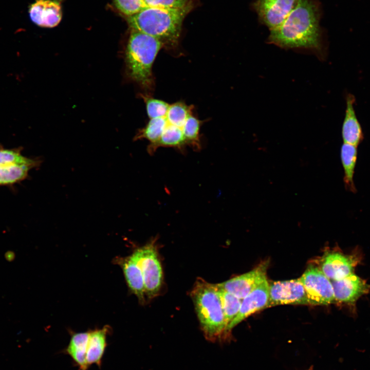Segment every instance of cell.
I'll use <instances>...</instances> for the list:
<instances>
[{
	"label": "cell",
	"mask_w": 370,
	"mask_h": 370,
	"mask_svg": "<svg viewBox=\"0 0 370 370\" xmlns=\"http://www.w3.org/2000/svg\"><path fill=\"white\" fill-rule=\"evenodd\" d=\"M320 5L317 0H299L284 22L270 30L268 42L285 48L320 50Z\"/></svg>",
	"instance_id": "obj_1"
},
{
	"label": "cell",
	"mask_w": 370,
	"mask_h": 370,
	"mask_svg": "<svg viewBox=\"0 0 370 370\" xmlns=\"http://www.w3.org/2000/svg\"><path fill=\"white\" fill-rule=\"evenodd\" d=\"M191 9V5L176 9L145 7L129 16L128 22L132 29L158 39L163 45L173 46L177 43L183 20Z\"/></svg>",
	"instance_id": "obj_2"
},
{
	"label": "cell",
	"mask_w": 370,
	"mask_h": 370,
	"mask_svg": "<svg viewBox=\"0 0 370 370\" xmlns=\"http://www.w3.org/2000/svg\"><path fill=\"white\" fill-rule=\"evenodd\" d=\"M191 296L206 339L218 341L227 338V325L217 284L198 279Z\"/></svg>",
	"instance_id": "obj_3"
},
{
	"label": "cell",
	"mask_w": 370,
	"mask_h": 370,
	"mask_svg": "<svg viewBox=\"0 0 370 370\" xmlns=\"http://www.w3.org/2000/svg\"><path fill=\"white\" fill-rule=\"evenodd\" d=\"M163 46L158 39L132 30L125 52L127 73L132 80L145 88H152L154 84L153 64Z\"/></svg>",
	"instance_id": "obj_4"
},
{
	"label": "cell",
	"mask_w": 370,
	"mask_h": 370,
	"mask_svg": "<svg viewBox=\"0 0 370 370\" xmlns=\"http://www.w3.org/2000/svg\"><path fill=\"white\" fill-rule=\"evenodd\" d=\"M132 255L141 270L145 295L153 298L159 293L163 280L162 267L155 241L152 240L136 250Z\"/></svg>",
	"instance_id": "obj_5"
},
{
	"label": "cell",
	"mask_w": 370,
	"mask_h": 370,
	"mask_svg": "<svg viewBox=\"0 0 370 370\" xmlns=\"http://www.w3.org/2000/svg\"><path fill=\"white\" fill-rule=\"evenodd\" d=\"M308 304L326 305L336 303L330 280L318 266L309 265L301 278Z\"/></svg>",
	"instance_id": "obj_6"
},
{
	"label": "cell",
	"mask_w": 370,
	"mask_h": 370,
	"mask_svg": "<svg viewBox=\"0 0 370 370\" xmlns=\"http://www.w3.org/2000/svg\"><path fill=\"white\" fill-rule=\"evenodd\" d=\"M286 304H308L305 288L300 279L269 283L267 308Z\"/></svg>",
	"instance_id": "obj_7"
},
{
	"label": "cell",
	"mask_w": 370,
	"mask_h": 370,
	"mask_svg": "<svg viewBox=\"0 0 370 370\" xmlns=\"http://www.w3.org/2000/svg\"><path fill=\"white\" fill-rule=\"evenodd\" d=\"M299 0H256L252 4L259 21L270 30L279 27Z\"/></svg>",
	"instance_id": "obj_8"
},
{
	"label": "cell",
	"mask_w": 370,
	"mask_h": 370,
	"mask_svg": "<svg viewBox=\"0 0 370 370\" xmlns=\"http://www.w3.org/2000/svg\"><path fill=\"white\" fill-rule=\"evenodd\" d=\"M267 267L268 263H263L248 272L217 285L219 288L242 300L267 280Z\"/></svg>",
	"instance_id": "obj_9"
},
{
	"label": "cell",
	"mask_w": 370,
	"mask_h": 370,
	"mask_svg": "<svg viewBox=\"0 0 370 370\" xmlns=\"http://www.w3.org/2000/svg\"><path fill=\"white\" fill-rule=\"evenodd\" d=\"M358 262L359 258L354 255L330 252L322 257L319 268L330 280H338L354 273Z\"/></svg>",
	"instance_id": "obj_10"
},
{
	"label": "cell",
	"mask_w": 370,
	"mask_h": 370,
	"mask_svg": "<svg viewBox=\"0 0 370 370\" xmlns=\"http://www.w3.org/2000/svg\"><path fill=\"white\" fill-rule=\"evenodd\" d=\"M330 281L336 303H353L370 289V285L354 273L343 279Z\"/></svg>",
	"instance_id": "obj_11"
},
{
	"label": "cell",
	"mask_w": 370,
	"mask_h": 370,
	"mask_svg": "<svg viewBox=\"0 0 370 370\" xmlns=\"http://www.w3.org/2000/svg\"><path fill=\"white\" fill-rule=\"evenodd\" d=\"M269 302V283L267 279L242 299L238 313L227 327L229 335L233 327L252 313L267 308Z\"/></svg>",
	"instance_id": "obj_12"
},
{
	"label": "cell",
	"mask_w": 370,
	"mask_h": 370,
	"mask_svg": "<svg viewBox=\"0 0 370 370\" xmlns=\"http://www.w3.org/2000/svg\"><path fill=\"white\" fill-rule=\"evenodd\" d=\"M29 13L31 21L42 27H55L62 18L61 4L55 0H36L30 6Z\"/></svg>",
	"instance_id": "obj_13"
},
{
	"label": "cell",
	"mask_w": 370,
	"mask_h": 370,
	"mask_svg": "<svg viewBox=\"0 0 370 370\" xmlns=\"http://www.w3.org/2000/svg\"><path fill=\"white\" fill-rule=\"evenodd\" d=\"M355 101L353 95L350 93L346 95V109L342 127V136L344 143L358 146L363 139V134L355 113Z\"/></svg>",
	"instance_id": "obj_14"
},
{
	"label": "cell",
	"mask_w": 370,
	"mask_h": 370,
	"mask_svg": "<svg viewBox=\"0 0 370 370\" xmlns=\"http://www.w3.org/2000/svg\"><path fill=\"white\" fill-rule=\"evenodd\" d=\"M122 267L128 286L141 303L144 302L145 295L144 280L141 270L133 255L124 259Z\"/></svg>",
	"instance_id": "obj_15"
},
{
	"label": "cell",
	"mask_w": 370,
	"mask_h": 370,
	"mask_svg": "<svg viewBox=\"0 0 370 370\" xmlns=\"http://www.w3.org/2000/svg\"><path fill=\"white\" fill-rule=\"evenodd\" d=\"M108 328L95 330L89 332L86 360L88 367L93 364L101 365L102 359L107 346Z\"/></svg>",
	"instance_id": "obj_16"
},
{
	"label": "cell",
	"mask_w": 370,
	"mask_h": 370,
	"mask_svg": "<svg viewBox=\"0 0 370 370\" xmlns=\"http://www.w3.org/2000/svg\"><path fill=\"white\" fill-rule=\"evenodd\" d=\"M89 333L83 332L73 334L69 344L65 349V353L72 358L79 370H87L88 368L86 357Z\"/></svg>",
	"instance_id": "obj_17"
},
{
	"label": "cell",
	"mask_w": 370,
	"mask_h": 370,
	"mask_svg": "<svg viewBox=\"0 0 370 370\" xmlns=\"http://www.w3.org/2000/svg\"><path fill=\"white\" fill-rule=\"evenodd\" d=\"M357 154V146L344 143L342 144L340 154L344 170V183L346 189L354 193L357 191L354 176Z\"/></svg>",
	"instance_id": "obj_18"
},
{
	"label": "cell",
	"mask_w": 370,
	"mask_h": 370,
	"mask_svg": "<svg viewBox=\"0 0 370 370\" xmlns=\"http://www.w3.org/2000/svg\"><path fill=\"white\" fill-rule=\"evenodd\" d=\"M186 145L182 128L167 122V125L160 139L155 144L148 145L147 152L152 155L160 147H175L182 150Z\"/></svg>",
	"instance_id": "obj_19"
},
{
	"label": "cell",
	"mask_w": 370,
	"mask_h": 370,
	"mask_svg": "<svg viewBox=\"0 0 370 370\" xmlns=\"http://www.w3.org/2000/svg\"><path fill=\"white\" fill-rule=\"evenodd\" d=\"M38 167L32 164H15L0 166V186H10L28 177L30 170Z\"/></svg>",
	"instance_id": "obj_20"
},
{
	"label": "cell",
	"mask_w": 370,
	"mask_h": 370,
	"mask_svg": "<svg viewBox=\"0 0 370 370\" xmlns=\"http://www.w3.org/2000/svg\"><path fill=\"white\" fill-rule=\"evenodd\" d=\"M166 125L165 117L151 119L145 127L139 130L134 140L146 139L150 141L149 145H153L160 139Z\"/></svg>",
	"instance_id": "obj_21"
},
{
	"label": "cell",
	"mask_w": 370,
	"mask_h": 370,
	"mask_svg": "<svg viewBox=\"0 0 370 370\" xmlns=\"http://www.w3.org/2000/svg\"><path fill=\"white\" fill-rule=\"evenodd\" d=\"M22 147L6 149L0 145V166L15 164H32L39 166L41 160L26 157L22 154Z\"/></svg>",
	"instance_id": "obj_22"
},
{
	"label": "cell",
	"mask_w": 370,
	"mask_h": 370,
	"mask_svg": "<svg viewBox=\"0 0 370 370\" xmlns=\"http://www.w3.org/2000/svg\"><path fill=\"white\" fill-rule=\"evenodd\" d=\"M202 121L191 113L182 127V131L187 145L191 146L195 150L201 148L200 139V128Z\"/></svg>",
	"instance_id": "obj_23"
},
{
	"label": "cell",
	"mask_w": 370,
	"mask_h": 370,
	"mask_svg": "<svg viewBox=\"0 0 370 370\" xmlns=\"http://www.w3.org/2000/svg\"><path fill=\"white\" fill-rule=\"evenodd\" d=\"M218 289L225 320L227 325V332L228 326L238 313L242 300L219 287Z\"/></svg>",
	"instance_id": "obj_24"
},
{
	"label": "cell",
	"mask_w": 370,
	"mask_h": 370,
	"mask_svg": "<svg viewBox=\"0 0 370 370\" xmlns=\"http://www.w3.org/2000/svg\"><path fill=\"white\" fill-rule=\"evenodd\" d=\"M193 107L187 105L182 102L170 105L165 118L168 123L183 127L186 120L192 113Z\"/></svg>",
	"instance_id": "obj_25"
},
{
	"label": "cell",
	"mask_w": 370,
	"mask_h": 370,
	"mask_svg": "<svg viewBox=\"0 0 370 370\" xmlns=\"http://www.w3.org/2000/svg\"><path fill=\"white\" fill-rule=\"evenodd\" d=\"M145 103L147 115L150 119L165 117L170 104L147 95H141Z\"/></svg>",
	"instance_id": "obj_26"
},
{
	"label": "cell",
	"mask_w": 370,
	"mask_h": 370,
	"mask_svg": "<svg viewBox=\"0 0 370 370\" xmlns=\"http://www.w3.org/2000/svg\"><path fill=\"white\" fill-rule=\"evenodd\" d=\"M116 8L128 16H132L146 7L143 0H114Z\"/></svg>",
	"instance_id": "obj_27"
},
{
	"label": "cell",
	"mask_w": 370,
	"mask_h": 370,
	"mask_svg": "<svg viewBox=\"0 0 370 370\" xmlns=\"http://www.w3.org/2000/svg\"><path fill=\"white\" fill-rule=\"evenodd\" d=\"M146 7L182 9L191 5L189 0H143Z\"/></svg>",
	"instance_id": "obj_28"
},
{
	"label": "cell",
	"mask_w": 370,
	"mask_h": 370,
	"mask_svg": "<svg viewBox=\"0 0 370 370\" xmlns=\"http://www.w3.org/2000/svg\"><path fill=\"white\" fill-rule=\"evenodd\" d=\"M15 253L14 251L11 250L7 251L4 254V257L5 260L9 262H12L15 258Z\"/></svg>",
	"instance_id": "obj_29"
},
{
	"label": "cell",
	"mask_w": 370,
	"mask_h": 370,
	"mask_svg": "<svg viewBox=\"0 0 370 370\" xmlns=\"http://www.w3.org/2000/svg\"><path fill=\"white\" fill-rule=\"evenodd\" d=\"M309 370H312V368L311 367Z\"/></svg>",
	"instance_id": "obj_30"
}]
</instances>
